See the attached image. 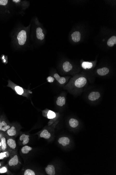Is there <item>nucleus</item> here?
I'll return each instance as SVG.
<instances>
[{"instance_id":"obj_20","label":"nucleus","mask_w":116,"mask_h":175,"mask_svg":"<svg viewBox=\"0 0 116 175\" xmlns=\"http://www.w3.org/2000/svg\"><path fill=\"white\" fill-rule=\"evenodd\" d=\"M69 125L71 127L75 128L78 126L79 125L78 121L75 118H71L69 120Z\"/></svg>"},{"instance_id":"obj_18","label":"nucleus","mask_w":116,"mask_h":175,"mask_svg":"<svg viewBox=\"0 0 116 175\" xmlns=\"http://www.w3.org/2000/svg\"><path fill=\"white\" fill-rule=\"evenodd\" d=\"M0 142L1 143V149L3 151H5L7 148V141L6 138L4 137H1L0 139Z\"/></svg>"},{"instance_id":"obj_27","label":"nucleus","mask_w":116,"mask_h":175,"mask_svg":"<svg viewBox=\"0 0 116 175\" xmlns=\"http://www.w3.org/2000/svg\"><path fill=\"white\" fill-rule=\"evenodd\" d=\"M7 169L6 167H3L0 168V173L2 174V173H6L7 172Z\"/></svg>"},{"instance_id":"obj_12","label":"nucleus","mask_w":116,"mask_h":175,"mask_svg":"<svg viewBox=\"0 0 116 175\" xmlns=\"http://www.w3.org/2000/svg\"><path fill=\"white\" fill-rule=\"evenodd\" d=\"M11 126L7 125V123L5 121H2L0 124V130L5 132L9 129Z\"/></svg>"},{"instance_id":"obj_31","label":"nucleus","mask_w":116,"mask_h":175,"mask_svg":"<svg viewBox=\"0 0 116 175\" xmlns=\"http://www.w3.org/2000/svg\"><path fill=\"white\" fill-rule=\"evenodd\" d=\"M1 142L0 141V149H1Z\"/></svg>"},{"instance_id":"obj_15","label":"nucleus","mask_w":116,"mask_h":175,"mask_svg":"<svg viewBox=\"0 0 116 175\" xmlns=\"http://www.w3.org/2000/svg\"><path fill=\"white\" fill-rule=\"evenodd\" d=\"M54 77L60 84H64L66 82V79L65 78L63 77H61L58 74H55L54 75Z\"/></svg>"},{"instance_id":"obj_30","label":"nucleus","mask_w":116,"mask_h":175,"mask_svg":"<svg viewBox=\"0 0 116 175\" xmlns=\"http://www.w3.org/2000/svg\"><path fill=\"white\" fill-rule=\"evenodd\" d=\"M13 2H15V3H18V2H20V0H13Z\"/></svg>"},{"instance_id":"obj_32","label":"nucleus","mask_w":116,"mask_h":175,"mask_svg":"<svg viewBox=\"0 0 116 175\" xmlns=\"http://www.w3.org/2000/svg\"><path fill=\"white\" fill-rule=\"evenodd\" d=\"M1 166V164L0 163V167Z\"/></svg>"},{"instance_id":"obj_33","label":"nucleus","mask_w":116,"mask_h":175,"mask_svg":"<svg viewBox=\"0 0 116 175\" xmlns=\"http://www.w3.org/2000/svg\"><path fill=\"white\" fill-rule=\"evenodd\" d=\"M1 122H0V124Z\"/></svg>"},{"instance_id":"obj_19","label":"nucleus","mask_w":116,"mask_h":175,"mask_svg":"<svg viewBox=\"0 0 116 175\" xmlns=\"http://www.w3.org/2000/svg\"><path fill=\"white\" fill-rule=\"evenodd\" d=\"M7 133L8 136H13L16 135V131L14 126H12L9 129L7 130Z\"/></svg>"},{"instance_id":"obj_29","label":"nucleus","mask_w":116,"mask_h":175,"mask_svg":"<svg viewBox=\"0 0 116 175\" xmlns=\"http://www.w3.org/2000/svg\"><path fill=\"white\" fill-rule=\"evenodd\" d=\"M54 78L53 77H51V76H49V77H48L47 80L48 82L49 83H52L54 81Z\"/></svg>"},{"instance_id":"obj_34","label":"nucleus","mask_w":116,"mask_h":175,"mask_svg":"<svg viewBox=\"0 0 116 175\" xmlns=\"http://www.w3.org/2000/svg\"></svg>"},{"instance_id":"obj_28","label":"nucleus","mask_w":116,"mask_h":175,"mask_svg":"<svg viewBox=\"0 0 116 175\" xmlns=\"http://www.w3.org/2000/svg\"><path fill=\"white\" fill-rule=\"evenodd\" d=\"M8 2L7 0H0V5L5 6L7 4Z\"/></svg>"},{"instance_id":"obj_22","label":"nucleus","mask_w":116,"mask_h":175,"mask_svg":"<svg viewBox=\"0 0 116 175\" xmlns=\"http://www.w3.org/2000/svg\"><path fill=\"white\" fill-rule=\"evenodd\" d=\"M32 149V148L30 146H25L21 149V152L23 154H27L29 153L30 151H31Z\"/></svg>"},{"instance_id":"obj_3","label":"nucleus","mask_w":116,"mask_h":175,"mask_svg":"<svg viewBox=\"0 0 116 175\" xmlns=\"http://www.w3.org/2000/svg\"><path fill=\"white\" fill-rule=\"evenodd\" d=\"M101 97L100 93L98 92H91L88 96V99L90 100L95 101L98 100Z\"/></svg>"},{"instance_id":"obj_7","label":"nucleus","mask_w":116,"mask_h":175,"mask_svg":"<svg viewBox=\"0 0 116 175\" xmlns=\"http://www.w3.org/2000/svg\"><path fill=\"white\" fill-rule=\"evenodd\" d=\"M19 163V158L18 156L15 155L9 160L8 165L9 166H15L17 165Z\"/></svg>"},{"instance_id":"obj_5","label":"nucleus","mask_w":116,"mask_h":175,"mask_svg":"<svg viewBox=\"0 0 116 175\" xmlns=\"http://www.w3.org/2000/svg\"><path fill=\"white\" fill-rule=\"evenodd\" d=\"M71 36L72 40L75 42H79L81 39V34L78 31L74 32L72 33Z\"/></svg>"},{"instance_id":"obj_17","label":"nucleus","mask_w":116,"mask_h":175,"mask_svg":"<svg viewBox=\"0 0 116 175\" xmlns=\"http://www.w3.org/2000/svg\"><path fill=\"white\" fill-rule=\"evenodd\" d=\"M40 137L41 138L48 139L50 138L51 137V134L47 130H44L41 133Z\"/></svg>"},{"instance_id":"obj_9","label":"nucleus","mask_w":116,"mask_h":175,"mask_svg":"<svg viewBox=\"0 0 116 175\" xmlns=\"http://www.w3.org/2000/svg\"><path fill=\"white\" fill-rule=\"evenodd\" d=\"M97 73L98 74L101 76H104L109 74V70L106 67H103L101 69H99L97 70Z\"/></svg>"},{"instance_id":"obj_26","label":"nucleus","mask_w":116,"mask_h":175,"mask_svg":"<svg viewBox=\"0 0 116 175\" xmlns=\"http://www.w3.org/2000/svg\"><path fill=\"white\" fill-rule=\"evenodd\" d=\"M24 175H35V173L34 171L30 169H27L24 174Z\"/></svg>"},{"instance_id":"obj_23","label":"nucleus","mask_w":116,"mask_h":175,"mask_svg":"<svg viewBox=\"0 0 116 175\" xmlns=\"http://www.w3.org/2000/svg\"><path fill=\"white\" fill-rule=\"evenodd\" d=\"M47 117L48 119H51L54 118L56 117V114L55 112L52 110H49L47 114Z\"/></svg>"},{"instance_id":"obj_4","label":"nucleus","mask_w":116,"mask_h":175,"mask_svg":"<svg viewBox=\"0 0 116 175\" xmlns=\"http://www.w3.org/2000/svg\"><path fill=\"white\" fill-rule=\"evenodd\" d=\"M36 36L38 40H42L45 38V35L42 31V29L41 27H38L36 30Z\"/></svg>"},{"instance_id":"obj_1","label":"nucleus","mask_w":116,"mask_h":175,"mask_svg":"<svg viewBox=\"0 0 116 175\" xmlns=\"http://www.w3.org/2000/svg\"><path fill=\"white\" fill-rule=\"evenodd\" d=\"M18 44L20 46H23L26 43L27 40V32L26 30H20L18 33L17 36Z\"/></svg>"},{"instance_id":"obj_6","label":"nucleus","mask_w":116,"mask_h":175,"mask_svg":"<svg viewBox=\"0 0 116 175\" xmlns=\"http://www.w3.org/2000/svg\"><path fill=\"white\" fill-rule=\"evenodd\" d=\"M45 171L47 174L49 175H55V167L53 165H48L46 168Z\"/></svg>"},{"instance_id":"obj_24","label":"nucleus","mask_w":116,"mask_h":175,"mask_svg":"<svg viewBox=\"0 0 116 175\" xmlns=\"http://www.w3.org/2000/svg\"><path fill=\"white\" fill-rule=\"evenodd\" d=\"M15 90L17 93L19 95H22L24 93L23 89L19 86H16L15 87Z\"/></svg>"},{"instance_id":"obj_21","label":"nucleus","mask_w":116,"mask_h":175,"mask_svg":"<svg viewBox=\"0 0 116 175\" xmlns=\"http://www.w3.org/2000/svg\"><path fill=\"white\" fill-rule=\"evenodd\" d=\"M93 67L92 63L88 62H84L82 64V67L84 69H90Z\"/></svg>"},{"instance_id":"obj_10","label":"nucleus","mask_w":116,"mask_h":175,"mask_svg":"<svg viewBox=\"0 0 116 175\" xmlns=\"http://www.w3.org/2000/svg\"><path fill=\"white\" fill-rule=\"evenodd\" d=\"M7 145L12 149H15L16 146L15 141L12 138H9L7 140Z\"/></svg>"},{"instance_id":"obj_25","label":"nucleus","mask_w":116,"mask_h":175,"mask_svg":"<svg viewBox=\"0 0 116 175\" xmlns=\"http://www.w3.org/2000/svg\"><path fill=\"white\" fill-rule=\"evenodd\" d=\"M9 156V153L8 151H4L0 153V160H2L4 158L7 157Z\"/></svg>"},{"instance_id":"obj_8","label":"nucleus","mask_w":116,"mask_h":175,"mask_svg":"<svg viewBox=\"0 0 116 175\" xmlns=\"http://www.w3.org/2000/svg\"><path fill=\"white\" fill-rule=\"evenodd\" d=\"M59 144H61L62 146H66L70 144V140L67 137H62L60 138L58 140Z\"/></svg>"},{"instance_id":"obj_16","label":"nucleus","mask_w":116,"mask_h":175,"mask_svg":"<svg viewBox=\"0 0 116 175\" xmlns=\"http://www.w3.org/2000/svg\"><path fill=\"white\" fill-rule=\"evenodd\" d=\"M56 104L58 106H63L65 104V99L64 97L61 96L58 97L56 101Z\"/></svg>"},{"instance_id":"obj_2","label":"nucleus","mask_w":116,"mask_h":175,"mask_svg":"<svg viewBox=\"0 0 116 175\" xmlns=\"http://www.w3.org/2000/svg\"><path fill=\"white\" fill-rule=\"evenodd\" d=\"M87 82V80L86 78L84 77H80L75 80V85L78 88H82L86 85Z\"/></svg>"},{"instance_id":"obj_14","label":"nucleus","mask_w":116,"mask_h":175,"mask_svg":"<svg viewBox=\"0 0 116 175\" xmlns=\"http://www.w3.org/2000/svg\"><path fill=\"white\" fill-rule=\"evenodd\" d=\"M116 44V36H113L110 37L107 42V45L109 47H113Z\"/></svg>"},{"instance_id":"obj_11","label":"nucleus","mask_w":116,"mask_h":175,"mask_svg":"<svg viewBox=\"0 0 116 175\" xmlns=\"http://www.w3.org/2000/svg\"><path fill=\"white\" fill-rule=\"evenodd\" d=\"M63 67L64 71L66 72H68L72 69L73 66L70 62L66 61L63 64Z\"/></svg>"},{"instance_id":"obj_13","label":"nucleus","mask_w":116,"mask_h":175,"mask_svg":"<svg viewBox=\"0 0 116 175\" xmlns=\"http://www.w3.org/2000/svg\"><path fill=\"white\" fill-rule=\"evenodd\" d=\"M29 135H26L25 134H22L20 137V141H23L22 142L23 144L24 145L27 144L29 143Z\"/></svg>"}]
</instances>
